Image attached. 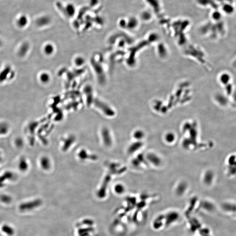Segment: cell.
<instances>
[{
    "label": "cell",
    "mask_w": 236,
    "mask_h": 236,
    "mask_svg": "<svg viewBox=\"0 0 236 236\" xmlns=\"http://www.w3.org/2000/svg\"><path fill=\"white\" fill-rule=\"evenodd\" d=\"M41 204V201L39 200H36L30 202L23 203L19 206V209L21 211H28L32 210L35 208L39 206Z\"/></svg>",
    "instance_id": "cell-1"
},
{
    "label": "cell",
    "mask_w": 236,
    "mask_h": 236,
    "mask_svg": "<svg viewBox=\"0 0 236 236\" xmlns=\"http://www.w3.org/2000/svg\"><path fill=\"white\" fill-rule=\"evenodd\" d=\"M231 76L229 73L227 72H224V73L221 74L219 77L220 82L224 85L229 84L231 82Z\"/></svg>",
    "instance_id": "cell-2"
},
{
    "label": "cell",
    "mask_w": 236,
    "mask_h": 236,
    "mask_svg": "<svg viewBox=\"0 0 236 236\" xmlns=\"http://www.w3.org/2000/svg\"><path fill=\"white\" fill-rule=\"evenodd\" d=\"M2 231L9 236H12L14 234V229L8 225H4L2 227Z\"/></svg>",
    "instance_id": "cell-3"
},
{
    "label": "cell",
    "mask_w": 236,
    "mask_h": 236,
    "mask_svg": "<svg viewBox=\"0 0 236 236\" xmlns=\"http://www.w3.org/2000/svg\"><path fill=\"white\" fill-rule=\"evenodd\" d=\"M54 47L52 45L47 44L45 46L44 48V52L46 55H51L54 52Z\"/></svg>",
    "instance_id": "cell-4"
},
{
    "label": "cell",
    "mask_w": 236,
    "mask_h": 236,
    "mask_svg": "<svg viewBox=\"0 0 236 236\" xmlns=\"http://www.w3.org/2000/svg\"><path fill=\"white\" fill-rule=\"evenodd\" d=\"M41 164L44 169H48L50 166L49 160L47 158H43L41 160Z\"/></svg>",
    "instance_id": "cell-5"
},
{
    "label": "cell",
    "mask_w": 236,
    "mask_h": 236,
    "mask_svg": "<svg viewBox=\"0 0 236 236\" xmlns=\"http://www.w3.org/2000/svg\"><path fill=\"white\" fill-rule=\"evenodd\" d=\"M223 10L224 12L227 14H231L234 12V9L231 5L228 4L224 5Z\"/></svg>",
    "instance_id": "cell-6"
},
{
    "label": "cell",
    "mask_w": 236,
    "mask_h": 236,
    "mask_svg": "<svg viewBox=\"0 0 236 236\" xmlns=\"http://www.w3.org/2000/svg\"><path fill=\"white\" fill-rule=\"evenodd\" d=\"M40 80L43 83H46L50 80V76L46 73H43L40 76Z\"/></svg>",
    "instance_id": "cell-7"
},
{
    "label": "cell",
    "mask_w": 236,
    "mask_h": 236,
    "mask_svg": "<svg viewBox=\"0 0 236 236\" xmlns=\"http://www.w3.org/2000/svg\"><path fill=\"white\" fill-rule=\"evenodd\" d=\"M29 48V46L27 44H24L21 46L19 51V55L21 56H24L27 52Z\"/></svg>",
    "instance_id": "cell-8"
},
{
    "label": "cell",
    "mask_w": 236,
    "mask_h": 236,
    "mask_svg": "<svg viewBox=\"0 0 236 236\" xmlns=\"http://www.w3.org/2000/svg\"><path fill=\"white\" fill-rule=\"evenodd\" d=\"M19 167L20 170L25 171L28 168V164L24 159L21 160L19 162Z\"/></svg>",
    "instance_id": "cell-9"
},
{
    "label": "cell",
    "mask_w": 236,
    "mask_h": 236,
    "mask_svg": "<svg viewBox=\"0 0 236 236\" xmlns=\"http://www.w3.org/2000/svg\"><path fill=\"white\" fill-rule=\"evenodd\" d=\"M144 136V133L143 131L137 130L134 132V137L135 139H143Z\"/></svg>",
    "instance_id": "cell-10"
},
{
    "label": "cell",
    "mask_w": 236,
    "mask_h": 236,
    "mask_svg": "<svg viewBox=\"0 0 236 236\" xmlns=\"http://www.w3.org/2000/svg\"><path fill=\"white\" fill-rule=\"evenodd\" d=\"M0 199L5 203H9L11 202V199L9 196L7 195H2L0 197Z\"/></svg>",
    "instance_id": "cell-11"
},
{
    "label": "cell",
    "mask_w": 236,
    "mask_h": 236,
    "mask_svg": "<svg viewBox=\"0 0 236 236\" xmlns=\"http://www.w3.org/2000/svg\"><path fill=\"white\" fill-rule=\"evenodd\" d=\"M165 138L166 141H167V142L171 143L174 140V135L172 133H167L166 134Z\"/></svg>",
    "instance_id": "cell-12"
},
{
    "label": "cell",
    "mask_w": 236,
    "mask_h": 236,
    "mask_svg": "<svg viewBox=\"0 0 236 236\" xmlns=\"http://www.w3.org/2000/svg\"><path fill=\"white\" fill-rule=\"evenodd\" d=\"M115 191L118 193L121 194L123 193L125 190V188L122 185L119 184L115 187Z\"/></svg>",
    "instance_id": "cell-13"
},
{
    "label": "cell",
    "mask_w": 236,
    "mask_h": 236,
    "mask_svg": "<svg viewBox=\"0 0 236 236\" xmlns=\"http://www.w3.org/2000/svg\"><path fill=\"white\" fill-rule=\"evenodd\" d=\"M84 59L82 57H77L75 60V63L77 66H81L84 63Z\"/></svg>",
    "instance_id": "cell-14"
}]
</instances>
